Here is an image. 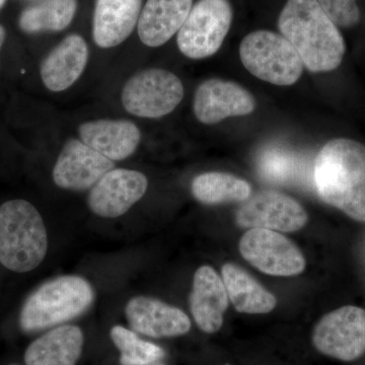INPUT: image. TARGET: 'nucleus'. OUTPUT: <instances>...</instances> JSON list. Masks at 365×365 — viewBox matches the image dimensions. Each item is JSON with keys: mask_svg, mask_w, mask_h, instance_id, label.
<instances>
[{"mask_svg": "<svg viewBox=\"0 0 365 365\" xmlns=\"http://www.w3.org/2000/svg\"><path fill=\"white\" fill-rule=\"evenodd\" d=\"M4 40H6V30L4 26L0 25V51H1L2 45H4Z\"/></svg>", "mask_w": 365, "mask_h": 365, "instance_id": "nucleus-27", "label": "nucleus"}, {"mask_svg": "<svg viewBox=\"0 0 365 365\" xmlns=\"http://www.w3.org/2000/svg\"><path fill=\"white\" fill-rule=\"evenodd\" d=\"M6 0H0V9L4 6V4H6Z\"/></svg>", "mask_w": 365, "mask_h": 365, "instance_id": "nucleus-29", "label": "nucleus"}, {"mask_svg": "<svg viewBox=\"0 0 365 365\" xmlns=\"http://www.w3.org/2000/svg\"><path fill=\"white\" fill-rule=\"evenodd\" d=\"M259 173L264 179L277 184H307L311 179L309 165L300 155L290 151L272 148L262 153Z\"/></svg>", "mask_w": 365, "mask_h": 365, "instance_id": "nucleus-24", "label": "nucleus"}, {"mask_svg": "<svg viewBox=\"0 0 365 365\" xmlns=\"http://www.w3.org/2000/svg\"><path fill=\"white\" fill-rule=\"evenodd\" d=\"M278 28L309 71H332L342 63L344 38L317 0H287Z\"/></svg>", "mask_w": 365, "mask_h": 365, "instance_id": "nucleus-2", "label": "nucleus"}, {"mask_svg": "<svg viewBox=\"0 0 365 365\" xmlns=\"http://www.w3.org/2000/svg\"><path fill=\"white\" fill-rule=\"evenodd\" d=\"M225 365H232V364H225Z\"/></svg>", "mask_w": 365, "mask_h": 365, "instance_id": "nucleus-30", "label": "nucleus"}, {"mask_svg": "<svg viewBox=\"0 0 365 365\" xmlns=\"http://www.w3.org/2000/svg\"><path fill=\"white\" fill-rule=\"evenodd\" d=\"M336 26L349 29L360 21L357 0H317Z\"/></svg>", "mask_w": 365, "mask_h": 365, "instance_id": "nucleus-26", "label": "nucleus"}, {"mask_svg": "<svg viewBox=\"0 0 365 365\" xmlns=\"http://www.w3.org/2000/svg\"><path fill=\"white\" fill-rule=\"evenodd\" d=\"M242 258L271 276H295L304 272L306 259L294 242L265 228H251L240 241Z\"/></svg>", "mask_w": 365, "mask_h": 365, "instance_id": "nucleus-9", "label": "nucleus"}, {"mask_svg": "<svg viewBox=\"0 0 365 365\" xmlns=\"http://www.w3.org/2000/svg\"><path fill=\"white\" fill-rule=\"evenodd\" d=\"M148 365H167V364H163V362L157 361V362H153V364H150Z\"/></svg>", "mask_w": 365, "mask_h": 365, "instance_id": "nucleus-28", "label": "nucleus"}, {"mask_svg": "<svg viewBox=\"0 0 365 365\" xmlns=\"http://www.w3.org/2000/svg\"><path fill=\"white\" fill-rule=\"evenodd\" d=\"M256 108L254 96L234 81L212 78L197 88L194 115L205 125L220 123L230 117L247 116Z\"/></svg>", "mask_w": 365, "mask_h": 365, "instance_id": "nucleus-12", "label": "nucleus"}, {"mask_svg": "<svg viewBox=\"0 0 365 365\" xmlns=\"http://www.w3.org/2000/svg\"><path fill=\"white\" fill-rule=\"evenodd\" d=\"M309 215L302 204L276 191H262L248 199L235 215L242 228H265L274 232H297L307 225Z\"/></svg>", "mask_w": 365, "mask_h": 365, "instance_id": "nucleus-10", "label": "nucleus"}, {"mask_svg": "<svg viewBox=\"0 0 365 365\" xmlns=\"http://www.w3.org/2000/svg\"><path fill=\"white\" fill-rule=\"evenodd\" d=\"M232 19L230 0H198L178 32L180 51L190 59L212 56L222 47Z\"/></svg>", "mask_w": 365, "mask_h": 365, "instance_id": "nucleus-6", "label": "nucleus"}, {"mask_svg": "<svg viewBox=\"0 0 365 365\" xmlns=\"http://www.w3.org/2000/svg\"><path fill=\"white\" fill-rule=\"evenodd\" d=\"M184 93V86L176 74L165 69H146L127 81L122 104L134 116L155 119L174 111Z\"/></svg>", "mask_w": 365, "mask_h": 365, "instance_id": "nucleus-7", "label": "nucleus"}, {"mask_svg": "<svg viewBox=\"0 0 365 365\" xmlns=\"http://www.w3.org/2000/svg\"><path fill=\"white\" fill-rule=\"evenodd\" d=\"M114 167L111 160L83 141L71 139L55 163L53 181L61 189L85 191L93 188Z\"/></svg>", "mask_w": 365, "mask_h": 365, "instance_id": "nucleus-13", "label": "nucleus"}, {"mask_svg": "<svg viewBox=\"0 0 365 365\" xmlns=\"http://www.w3.org/2000/svg\"><path fill=\"white\" fill-rule=\"evenodd\" d=\"M11 365H18V364H11Z\"/></svg>", "mask_w": 365, "mask_h": 365, "instance_id": "nucleus-31", "label": "nucleus"}, {"mask_svg": "<svg viewBox=\"0 0 365 365\" xmlns=\"http://www.w3.org/2000/svg\"><path fill=\"white\" fill-rule=\"evenodd\" d=\"M78 133L83 143L112 162L133 155L141 139L138 127L127 120L86 122L79 126Z\"/></svg>", "mask_w": 365, "mask_h": 365, "instance_id": "nucleus-16", "label": "nucleus"}, {"mask_svg": "<svg viewBox=\"0 0 365 365\" xmlns=\"http://www.w3.org/2000/svg\"><path fill=\"white\" fill-rule=\"evenodd\" d=\"M48 252V234L38 209L14 199L0 206V264L16 273L39 267Z\"/></svg>", "mask_w": 365, "mask_h": 365, "instance_id": "nucleus-3", "label": "nucleus"}, {"mask_svg": "<svg viewBox=\"0 0 365 365\" xmlns=\"http://www.w3.org/2000/svg\"><path fill=\"white\" fill-rule=\"evenodd\" d=\"M143 0H97L93 11V37L101 48L123 43L133 32Z\"/></svg>", "mask_w": 365, "mask_h": 365, "instance_id": "nucleus-18", "label": "nucleus"}, {"mask_svg": "<svg viewBox=\"0 0 365 365\" xmlns=\"http://www.w3.org/2000/svg\"><path fill=\"white\" fill-rule=\"evenodd\" d=\"M78 0H44L21 14L20 26L26 33L59 32L71 25Z\"/></svg>", "mask_w": 365, "mask_h": 365, "instance_id": "nucleus-23", "label": "nucleus"}, {"mask_svg": "<svg viewBox=\"0 0 365 365\" xmlns=\"http://www.w3.org/2000/svg\"><path fill=\"white\" fill-rule=\"evenodd\" d=\"M93 300V287L81 276H60L47 281L28 297L21 307V330L37 332L71 321L86 313Z\"/></svg>", "mask_w": 365, "mask_h": 365, "instance_id": "nucleus-4", "label": "nucleus"}, {"mask_svg": "<svg viewBox=\"0 0 365 365\" xmlns=\"http://www.w3.org/2000/svg\"><path fill=\"white\" fill-rule=\"evenodd\" d=\"M194 198L206 205L242 202L251 197V185L245 180L222 172L203 173L192 181Z\"/></svg>", "mask_w": 365, "mask_h": 365, "instance_id": "nucleus-22", "label": "nucleus"}, {"mask_svg": "<svg viewBox=\"0 0 365 365\" xmlns=\"http://www.w3.org/2000/svg\"><path fill=\"white\" fill-rule=\"evenodd\" d=\"M132 330L150 338H173L191 330V319L179 307L148 297H133L125 307Z\"/></svg>", "mask_w": 365, "mask_h": 365, "instance_id": "nucleus-14", "label": "nucleus"}, {"mask_svg": "<svg viewBox=\"0 0 365 365\" xmlns=\"http://www.w3.org/2000/svg\"><path fill=\"white\" fill-rule=\"evenodd\" d=\"M240 58L254 76L275 86L294 85L304 72V63L294 46L271 31L247 35L240 45Z\"/></svg>", "mask_w": 365, "mask_h": 365, "instance_id": "nucleus-5", "label": "nucleus"}, {"mask_svg": "<svg viewBox=\"0 0 365 365\" xmlns=\"http://www.w3.org/2000/svg\"><path fill=\"white\" fill-rule=\"evenodd\" d=\"M312 341L319 353L350 362L365 354V309L346 306L325 314L314 326Z\"/></svg>", "mask_w": 365, "mask_h": 365, "instance_id": "nucleus-8", "label": "nucleus"}, {"mask_svg": "<svg viewBox=\"0 0 365 365\" xmlns=\"http://www.w3.org/2000/svg\"><path fill=\"white\" fill-rule=\"evenodd\" d=\"M222 275L228 299L239 313L268 314L275 309L276 297L240 266L225 264Z\"/></svg>", "mask_w": 365, "mask_h": 365, "instance_id": "nucleus-21", "label": "nucleus"}, {"mask_svg": "<svg viewBox=\"0 0 365 365\" xmlns=\"http://www.w3.org/2000/svg\"><path fill=\"white\" fill-rule=\"evenodd\" d=\"M314 182L322 200L365 222V145L347 138L329 141L314 160Z\"/></svg>", "mask_w": 365, "mask_h": 365, "instance_id": "nucleus-1", "label": "nucleus"}, {"mask_svg": "<svg viewBox=\"0 0 365 365\" xmlns=\"http://www.w3.org/2000/svg\"><path fill=\"white\" fill-rule=\"evenodd\" d=\"M88 60V48L81 36H67L41 66V78L48 90L59 93L71 88L83 74Z\"/></svg>", "mask_w": 365, "mask_h": 365, "instance_id": "nucleus-17", "label": "nucleus"}, {"mask_svg": "<svg viewBox=\"0 0 365 365\" xmlns=\"http://www.w3.org/2000/svg\"><path fill=\"white\" fill-rule=\"evenodd\" d=\"M190 311L202 332L215 334L222 329L228 307L227 288L211 266H201L193 278Z\"/></svg>", "mask_w": 365, "mask_h": 365, "instance_id": "nucleus-15", "label": "nucleus"}, {"mask_svg": "<svg viewBox=\"0 0 365 365\" xmlns=\"http://www.w3.org/2000/svg\"><path fill=\"white\" fill-rule=\"evenodd\" d=\"M193 6V0H148L137 31L141 42L148 47H160L179 32Z\"/></svg>", "mask_w": 365, "mask_h": 365, "instance_id": "nucleus-19", "label": "nucleus"}, {"mask_svg": "<svg viewBox=\"0 0 365 365\" xmlns=\"http://www.w3.org/2000/svg\"><path fill=\"white\" fill-rule=\"evenodd\" d=\"M83 343L85 336L79 327H56L31 343L24 359L26 365H76Z\"/></svg>", "mask_w": 365, "mask_h": 365, "instance_id": "nucleus-20", "label": "nucleus"}, {"mask_svg": "<svg viewBox=\"0 0 365 365\" xmlns=\"http://www.w3.org/2000/svg\"><path fill=\"white\" fill-rule=\"evenodd\" d=\"M148 187V178L143 173L113 169L91 189L88 205L101 217H120L145 195Z\"/></svg>", "mask_w": 365, "mask_h": 365, "instance_id": "nucleus-11", "label": "nucleus"}, {"mask_svg": "<svg viewBox=\"0 0 365 365\" xmlns=\"http://www.w3.org/2000/svg\"><path fill=\"white\" fill-rule=\"evenodd\" d=\"M110 336L119 350L121 365H148L165 357V350L160 346L141 339L133 330L114 326Z\"/></svg>", "mask_w": 365, "mask_h": 365, "instance_id": "nucleus-25", "label": "nucleus"}]
</instances>
